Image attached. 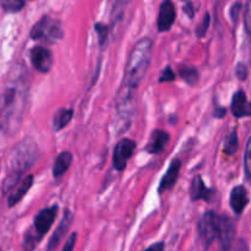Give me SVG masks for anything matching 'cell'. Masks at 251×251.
I'll list each match as a JSON object with an SVG mask.
<instances>
[{"label": "cell", "instance_id": "obj_23", "mask_svg": "<svg viewBox=\"0 0 251 251\" xmlns=\"http://www.w3.org/2000/svg\"><path fill=\"white\" fill-rule=\"evenodd\" d=\"M127 1H128V0H116L115 1V5H113V10H112L113 25L122 19L126 5H127Z\"/></svg>", "mask_w": 251, "mask_h": 251}, {"label": "cell", "instance_id": "obj_19", "mask_svg": "<svg viewBox=\"0 0 251 251\" xmlns=\"http://www.w3.org/2000/svg\"><path fill=\"white\" fill-rule=\"evenodd\" d=\"M73 118V110H68V108H60L57 113H55L54 118H53V129L54 131H60L68 125Z\"/></svg>", "mask_w": 251, "mask_h": 251}, {"label": "cell", "instance_id": "obj_20", "mask_svg": "<svg viewBox=\"0 0 251 251\" xmlns=\"http://www.w3.org/2000/svg\"><path fill=\"white\" fill-rule=\"evenodd\" d=\"M180 76L190 85H195L199 81V72L191 67H181Z\"/></svg>", "mask_w": 251, "mask_h": 251}, {"label": "cell", "instance_id": "obj_31", "mask_svg": "<svg viewBox=\"0 0 251 251\" xmlns=\"http://www.w3.org/2000/svg\"><path fill=\"white\" fill-rule=\"evenodd\" d=\"M240 9H241V4L240 3H236V4H234L233 6H231L230 16H231V20H233L234 23H236V20H238L239 13H240Z\"/></svg>", "mask_w": 251, "mask_h": 251}, {"label": "cell", "instance_id": "obj_10", "mask_svg": "<svg viewBox=\"0 0 251 251\" xmlns=\"http://www.w3.org/2000/svg\"><path fill=\"white\" fill-rule=\"evenodd\" d=\"M234 236H235V226L233 221L229 217H221V226H219L218 239L221 243L222 251H229L233 244Z\"/></svg>", "mask_w": 251, "mask_h": 251}, {"label": "cell", "instance_id": "obj_27", "mask_svg": "<svg viewBox=\"0 0 251 251\" xmlns=\"http://www.w3.org/2000/svg\"><path fill=\"white\" fill-rule=\"evenodd\" d=\"M173 80H175V73L171 71V68H166L165 71L163 72V74H161L159 81H160V83H164V81L168 83V81H173Z\"/></svg>", "mask_w": 251, "mask_h": 251}, {"label": "cell", "instance_id": "obj_15", "mask_svg": "<svg viewBox=\"0 0 251 251\" xmlns=\"http://www.w3.org/2000/svg\"><path fill=\"white\" fill-rule=\"evenodd\" d=\"M211 196H212V190H209V188L204 185L201 176H195V178L192 180V186H191L192 201H199V200L209 201Z\"/></svg>", "mask_w": 251, "mask_h": 251}, {"label": "cell", "instance_id": "obj_7", "mask_svg": "<svg viewBox=\"0 0 251 251\" xmlns=\"http://www.w3.org/2000/svg\"><path fill=\"white\" fill-rule=\"evenodd\" d=\"M31 62H32L33 67L38 72H41V73H48L50 71V68H52L53 64L52 53H50V50L48 48L37 46V47H35L31 50Z\"/></svg>", "mask_w": 251, "mask_h": 251}, {"label": "cell", "instance_id": "obj_6", "mask_svg": "<svg viewBox=\"0 0 251 251\" xmlns=\"http://www.w3.org/2000/svg\"><path fill=\"white\" fill-rule=\"evenodd\" d=\"M134 149H136V142L128 138L121 139L116 144L115 151H113V166L116 170L122 171L126 168L127 161L132 156Z\"/></svg>", "mask_w": 251, "mask_h": 251}, {"label": "cell", "instance_id": "obj_1", "mask_svg": "<svg viewBox=\"0 0 251 251\" xmlns=\"http://www.w3.org/2000/svg\"><path fill=\"white\" fill-rule=\"evenodd\" d=\"M27 88L24 78L19 76L13 85L8 86L0 95V129L8 131L19 125L25 110Z\"/></svg>", "mask_w": 251, "mask_h": 251}, {"label": "cell", "instance_id": "obj_33", "mask_svg": "<svg viewBox=\"0 0 251 251\" xmlns=\"http://www.w3.org/2000/svg\"><path fill=\"white\" fill-rule=\"evenodd\" d=\"M224 115H226V108H222V107H219V106H217L216 110H214V116L221 118V117H223Z\"/></svg>", "mask_w": 251, "mask_h": 251}, {"label": "cell", "instance_id": "obj_18", "mask_svg": "<svg viewBox=\"0 0 251 251\" xmlns=\"http://www.w3.org/2000/svg\"><path fill=\"white\" fill-rule=\"evenodd\" d=\"M72 161H73V155L69 151H63L57 156L53 165V175L54 177H60L63 174L66 173L71 166Z\"/></svg>", "mask_w": 251, "mask_h": 251}, {"label": "cell", "instance_id": "obj_25", "mask_svg": "<svg viewBox=\"0 0 251 251\" xmlns=\"http://www.w3.org/2000/svg\"><path fill=\"white\" fill-rule=\"evenodd\" d=\"M95 31L99 36V43H100V46H103L105 45L106 40H107V31H108L107 26L99 23L95 25Z\"/></svg>", "mask_w": 251, "mask_h": 251}, {"label": "cell", "instance_id": "obj_35", "mask_svg": "<svg viewBox=\"0 0 251 251\" xmlns=\"http://www.w3.org/2000/svg\"><path fill=\"white\" fill-rule=\"evenodd\" d=\"M246 116H250V117H251V102L248 103V110H246Z\"/></svg>", "mask_w": 251, "mask_h": 251}, {"label": "cell", "instance_id": "obj_3", "mask_svg": "<svg viewBox=\"0 0 251 251\" xmlns=\"http://www.w3.org/2000/svg\"><path fill=\"white\" fill-rule=\"evenodd\" d=\"M37 146L31 139H25L15 147L9 161V174L4 182V192H9L18 185L21 175L37 160Z\"/></svg>", "mask_w": 251, "mask_h": 251}, {"label": "cell", "instance_id": "obj_21", "mask_svg": "<svg viewBox=\"0 0 251 251\" xmlns=\"http://www.w3.org/2000/svg\"><path fill=\"white\" fill-rule=\"evenodd\" d=\"M0 6L6 13H19L25 6V0H0Z\"/></svg>", "mask_w": 251, "mask_h": 251}, {"label": "cell", "instance_id": "obj_11", "mask_svg": "<svg viewBox=\"0 0 251 251\" xmlns=\"http://www.w3.org/2000/svg\"><path fill=\"white\" fill-rule=\"evenodd\" d=\"M180 168H181V161L178 160V159H174V160L171 161L169 169L166 170L164 177L161 178L160 186H159V192L170 190V188L175 185L176 180H177L178 177V173H180Z\"/></svg>", "mask_w": 251, "mask_h": 251}, {"label": "cell", "instance_id": "obj_24", "mask_svg": "<svg viewBox=\"0 0 251 251\" xmlns=\"http://www.w3.org/2000/svg\"><path fill=\"white\" fill-rule=\"evenodd\" d=\"M244 165H245L246 175L251 178V137L249 138L245 149V156H244Z\"/></svg>", "mask_w": 251, "mask_h": 251}, {"label": "cell", "instance_id": "obj_36", "mask_svg": "<svg viewBox=\"0 0 251 251\" xmlns=\"http://www.w3.org/2000/svg\"><path fill=\"white\" fill-rule=\"evenodd\" d=\"M0 251H1V250H0Z\"/></svg>", "mask_w": 251, "mask_h": 251}, {"label": "cell", "instance_id": "obj_22", "mask_svg": "<svg viewBox=\"0 0 251 251\" xmlns=\"http://www.w3.org/2000/svg\"><path fill=\"white\" fill-rule=\"evenodd\" d=\"M238 136H236V132L233 131L226 137V142H224V153L228 154V155H233L238 151Z\"/></svg>", "mask_w": 251, "mask_h": 251}, {"label": "cell", "instance_id": "obj_29", "mask_svg": "<svg viewBox=\"0 0 251 251\" xmlns=\"http://www.w3.org/2000/svg\"><path fill=\"white\" fill-rule=\"evenodd\" d=\"M236 76H238L240 80H245L246 76H248V68L245 67V64L243 63H239L238 66H236Z\"/></svg>", "mask_w": 251, "mask_h": 251}, {"label": "cell", "instance_id": "obj_30", "mask_svg": "<svg viewBox=\"0 0 251 251\" xmlns=\"http://www.w3.org/2000/svg\"><path fill=\"white\" fill-rule=\"evenodd\" d=\"M75 241H76V233L71 234V236L67 239V243H66V245H64V248H63L62 251H73L74 245H75Z\"/></svg>", "mask_w": 251, "mask_h": 251}, {"label": "cell", "instance_id": "obj_2", "mask_svg": "<svg viewBox=\"0 0 251 251\" xmlns=\"http://www.w3.org/2000/svg\"><path fill=\"white\" fill-rule=\"evenodd\" d=\"M151 50H153V41L148 37L142 38L133 46L126 64L125 80L122 85L136 90L147 73L151 59Z\"/></svg>", "mask_w": 251, "mask_h": 251}, {"label": "cell", "instance_id": "obj_32", "mask_svg": "<svg viewBox=\"0 0 251 251\" xmlns=\"http://www.w3.org/2000/svg\"><path fill=\"white\" fill-rule=\"evenodd\" d=\"M146 251H164V244L163 243H156L149 246Z\"/></svg>", "mask_w": 251, "mask_h": 251}, {"label": "cell", "instance_id": "obj_13", "mask_svg": "<svg viewBox=\"0 0 251 251\" xmlns=\"http://www.w3.org/2000/svg\"><path fill=\"white\" fill-rule=\"evenodd\" d=\"M72 214L71 212H66V214H64V217H63L62 222L59 223V226H58L57 230L54 231V234L52 235V238H50V243H48V249L47 251H53L55 248L58 246V244H59V241L62 240V238L67 234V231H68L69 226H71V223H72Z\"/></svg>", "mask_w": 251, "mask_h": 251}, {"label": "cell", "instance_id": "obj_12", "mask_svg": "<svg viewBox=\"0 0 251 251\" xmlns=\"http://www.w3.org/2000/svg\"><path fill=\"white\" fill-rule=\"evenodd\" d=\"M249 202L248 192L244 186H236L230 192V206L236 214L243 213Z\"/></svg>", "mask_w": 251, "mask_h": 251}, {"label": "cell", "instance_id": "obj_8", "mask_svg": "<svg viewBox=\"0 0 251 251\" xmlns=\"http://www.w3.org/2000/svg\"><path fill=\"white\" fill-rule=\"evenodd\" d=\"M58 207L52 206L48 208L42 209L37 216L35 217V231L38 234V236L42 238L46 233L50 229L53 222H54L55 216H57Z\"/></svg>", "mask_w": 251, "mask_h": 251}, {"label": "cell", "instance_id": "obj_17", "mask_svg": "<svg viewBox=\"0 0 251 251\" xmlns=\"http://www.w3.org/2000/svg\"><path fill=\"white\" fill-rule=\"evenodd\" d=\"M246 110H248V101H246L245 93L241 90L236 91L231 100V112L235 117L240 118L246 116Z\"/></svg>", "mask_w": 251, "mask_h": 251}, {"label": "cell", "instance_id": "obj_4", "mask_svg": "<svg viewBox=\"0 0 251 251\" xmlns=\"http://www.w3.org/2000/svg\"><path fill=\"white\" fill-rule=\"evenodd\" d=\"M31 38L32 40H43L48 42H55L60 40L63 36V31L60 28L59 23L50 16H43L31 30Z\"/></svg>", "mask_w": 251, "mask_h": 251}, {"label": "cell", "instance_id": "obj_16", "mask_svg": "<svg viewBox=\"0 0 251 251\" xmlns=\"http://www.w3.org/2000/svg\"><path fill=\"white\" fill-rule=\"evenodd\" d=\"M33 182V177L31 175H27L23 180V182L20 185H18V187L13 191V194L9 196V206L14 207L18 202H20L23 200V197L27 194V191L31 188Z\"/></svg>", "mask_w": 251, "mask_h": 251}, {"label": "cell", "instance_id": "obj_5", "mask_svg": "<svg viewBox=\"0 0 251 251\" xmlns=\"http://www.w3.org/2000/svg\"><path fill=\"white\" fill-rule=\"evenodd\" d=\"M219 226H221V217L213 211H208L202 216L199 223V233L202 243L208 248L214 239H218Z\"/></svg>", "mask_w": 251, "mask_h": 251}, {"label": "cell", "instance_id": "obj_26", "mask_svg": "<svg viewBox=\"0 0 251 251\" xmlns=\"http://www.w3.org/2000/svg\"><path fill=\"white\" fill-rule=\"evenodd\" d=\"M209 23H211L209 14H206L203 18V20H202V23L200 24L196 28V35L199 36V37H203V36L206 35L207 30H208V27H209Z\"/></svg>", "mask_w": 251, "mask_h": 251}, {"label": "cell", "instance_id": "obj_14", "mask_svg": "<svg viewBox=\"0 0 251 251\" xmlns=\"http://www.w3.org/2000/svg\"><path fill=\"white\" fill-rule=\"evenodd\" d=\"M169 143V134L166 132L158 131L153 132L151 139L148 142V146H147V151L151 154H159L165 149V147Z\"/></svg>", "mask_w": 251, "mask_h": 251}, {"label": "cell", "instance_id": "obj_28", "mask_svg": "<svg viewBox=\"0 0 251 251\" xmlns=\"http://www.w3.org/2000/svg\"><path fill=\"white\" fill-rule=\"evenodd\" d=\"M245 26L248 32L251 35V0H249L248 5L245 10Z\"/></svg>", "mask_w": 251, "mask_h": 251}, {"label": "cell", "instance_id": "obj_34", "mask_svg": "<svg viewBox=\"0 0 251 251\" xmlns=\"http://www.w3.org/2000/svg\"><path fill=\"white\" fill-rule=\"evenodd\" d=\"M183 10H185L186 13L188 14V16H192V15H194V14H192V8H191V4H187V5H186L185 8H183Z\"/></svg>", "mask_w": 251, "mask_h": 251}, {"label": "cell", "instance_id": "obj_9", "mask_svg": "<svg viewBox=\"0 0 251 251\" xmlns=\"http://www.w3.org/2000/svg\"><path fill=\"white\" fill-rule=\"evenodd\" d=\"M176 19V10L171 0H164L161 3L160 9H159V15H158V30L160 32H165V31L170 30L173 24L175 23Z\"/></svg>", "mask_w": 251, "mask_h": 251}]
</instances>
